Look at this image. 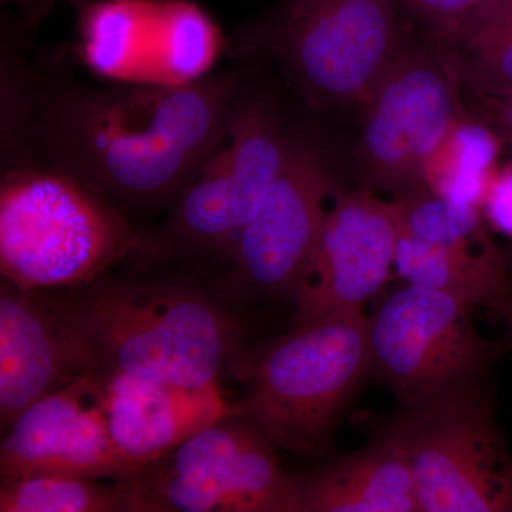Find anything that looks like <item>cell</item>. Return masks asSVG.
I'll list each match as a JSON object with an SVG mask.
<instances>
[{
  "label": "cell",
  "instance_id": "1",
  "mask_svg": "<svg viewBox=\"0 0 512 512\" xmlns=\"http://www.w3.org/2000/svg\"><path fill=\"white\" fill-rule=\"evenodd\" d=\"M13 111L45 163L90 185L131 221L170 208L218 143L247 64L183 86H90L18 73Z\"/></svg>",
  "mask_w": 512,
  "mask_h": 512
},
{
  "label": "cell",
  "instance_id": "2",
  "mask_svg": "<svg viewBox=\"0 0 512 512\" xmlns=\"http://www.w3.org/2000/svg\"><path fill=\"white\" fill-rule=\"evenodd\" d=\"M50 292V291H49ZM84 375H127L188 389L244 377V326L224 298L180 275L96 279L53 291Z\"/></svg>",
  "mask_w": 512,
  "mask_h": 512
},
{
  "label": "cell",
  "instance_id": "3",
  "mask_svg": "<svg viewBox=\"0 0 512 512\" xmlns=\"http://www.w3.org/2000/svg\"><path fill=\"white\" fill-rule=\"evenodd\" d=\"M134 255L158 256L103 195L40 164L8 165L0 183V272L26 291L89 285Z\"/></svg>",
  "mask_w": 512,
  "mask_h": 512
},
{
  "label": "cell",
  "instance_id": "4",
  "mask_svg": "<svg viewBox=\"0 0 512 512\" xmlns=\"http://www.w3.org/2000/svg\"><path fill=\"white\" fill-rule=\"evenodd\" d=\"M369 373L363 311L296 325L249 357L239 413L278 450L319 456Z\"/></svg>",
  "mask_w": 512,
  "mask_h": 512
},
{
  "label": "cell",
  "instance_id": "5",
  "mask_svg": "<svg viewBox=\"0 0 512 512\" xmlns=\"http://www.w3.org/2000/svg\"><path fill=\"white\" fill-rule=\"evenodd\" d=\"M288 131L271 94L247 79L210 156L168 208L164 224L147 231L158 255L185 262L228 261L281 171Z\"/></svg>",
  "mask_w": 512,
  "mask_h": 512
},
{
  "label": "cell",
  "instance_id": "6",
  "mask_svg": "<svg viewBox=\"0 0 512 512\" xmlns=\"http://www.w3.org/2000/svg\"><path fill=\"white\" fill-rule=\"evenodd\" d=\"M380 434L406 457L419 512H512V454L485 383L404 409Z\"/></svg>",
  "mask_w": 512,
  "mask_h": 512
},
{
  "label": "cell",
  "instance_id": "7",
  "mask_svg": "<svg viewBox=\"0 0 512 512\" xmlns=\"http://www.w3.org/2000/svg\"><path fill=\"white\" fill-rule=\"evenodd\" d=\"M474 308L403 282L382 292L367 316L370 369L404 409L485 382L501 345L484 339Z\"/></svg>",
  "mask_w": 512,
  "mask_h": 512
},
{
  "label": "cell",
  "instance_id": "8",
  "mask_svg": "<svg viewBox=\"0 0 512 512\" xmlns=\"http://www.w3.org/2000/svg\"><path fill=\"white\" fill-rule=\"evenodd\" d=\"M133 478L148 512H302L278 448L239 412L208 424Z\"/></svg>",
  "mask_w": 512,
  "mask_h": 512
},
{
  "label": "cell",
  "instance_id": "9",
  "mask_svg": "<svg viewBox=\"0 0 512 512\" xmlns=\"http://www.w3.org/2000/svg\"><path fill=\"white\" fill-rule=\"evenodd\" d=\"M338 191L325 143L312 128L289 126L284 164L261 210L239 234L222 279L227 299H293Z\"/></svg>",
  "mask_w": 512,
  "mask_h": 512
},
{
  "label": "cell",
  "instance_id": "10",
  "mask_svg": "<svg viewBox=\"0 0 512 512\" xmlns=\"http://www.w3.org/2000/svg\"><path fill=\"white\" fill-rule=\"evenodd\" d=\"M269 49L312 106H365L404 39L393 0H288Z\"/></svg>",
  "mask_w": 512,
  "mask_h": 512
},
{
  "label": "cell",
  "instance_id": "11",
  "mask_svg": "<svg viewBox=\"0 0 512 512\" xmlns=\"http://www.w3.org/2000/svg\"><path fill=\"white\" fill-rule=\"evenodd\" d=\"M79 53L110 83L183 86L211 74L227 39L191 0H86Z\"/></svg>",
  "mask_w": 512,
  "mask_h": 512
},
{
  "label": "cell",
  "instance_id": "12",
  "mask_svg": "<svg viewBox=\"0 0 512 512\" xmlns=\"http://www.w3.org/2000/svg\"><path fill=\"white\" fill-rule=\"evenodd\" d=\"M363 109L356 150L363 188L393 198L424 187V165L467 116L457 84L436 57L406 40Z\"/></svg>",
  "mask_w": 512,
  "mask_h": 512
},
{
  "label": "cell",
  "instance_id": "13",
  "mask_svg": "<svg viewBox=\"0 0 512 512\" xmlns=\"http://www.w3.org/2000/svg\"><path fill=\"white\" fill-rule=\"evenodd\" d=\"M400 237L394 200L375 191L338 190L308 269L293 296V323L359 312L386 291L396 274Z\"/></svg>",
  "mask_w": 512,
  "mask_h": 512
},
{
  "label": "cell",
  "instance_id": "14",
  "mask_svg": "<svg viewBox=\"0 0 512 512\" xmlns=\"http://www.w3.org/2000/svg\"><path fill=\"white\" fill-rule=\"evenodd\" d=\"M111 439L103 382L86 375L28 407L3 437L2 480L136 476Z\"/></svg>",
  "mask_w": 512,
  "mask_h": 512
},
{
  "label": "cell",
  "instance_id": "15",
  "mask_svg": "<svg viewBox=\"0 0 512 512\" xmlns=\"http://www.w3.org/2000/svg\"><path fill=\"white\" fill-rule=\"evenodd\" d=\"M86 376L49 291L0 285V424L9 430L28 407Z\"/></svg>",
  "mask_w": 512,
  "mask_h": 512
},
{
  "label": "cell",
  "instance_id": "16",
  "mask_svg": "<svg viewBox=\"0 0 512 512\" xmlns=\"http://www.w3.org/2000/svg\"><path fill=\"white\" fill-rule=\"evenodd\" d=\"M111 439L138 471L156 463L188 437L229 413L220 387L188 389L127 375L100 379Z\"/></svg>",
  "mask_w": 512,
  "mask_h": 512
},
{
  "label": "cell",
  "instance_id": "17",
  "mask_svg": "<svg viewBox=\"0 0 512 512\" xmlns=\"http://www.w3.org/2000/svg\"><path fill=\"white\" fill-rule=\"evenodd\" d=\"M293 477L302 512H419L409 463L383 434L362 450Z\"/></svg>",
  "mask_w": 512,
  "mask_h": 512
},
{
  "label": "cell",
  "instance_id": "18",
  "mask_svg": "<svg viewBox=\"0 0 512 512\" xmlns=\"http://www.w3.org/2000/svg\"><path fill=\"white\" fill-rule=\"evenodd\" d=\"M396 275L505 319L512 312L508 256L490 234L460 244H430L400 232Z\"/></svg>",
  "mask_w": 512,
  "mask_h": 512
},
{
  "label": "cell",
  "instance_id": "19",
  "mask_svg": "<svg viewBox=\"0 0 512 512\" xmlns=\"http://www.w3.org/2000/svg\"><path fill=\"white\" fill-rule=\"evenodd\" d=\"M503 143L494 128L467 114L431 154L421 183L446 200L481 208Z\"/></svg>",
  "mask_w": 512,
  "mask_h": 512
},
{
  "label": "cell",
  "instance_id": "20",
  "mask_svg": "<svg viewBox=\"0 0 512 512\" xmlns=\"http://www.w3.org/2000/svg\"><path fill=\"white\" fill-rule=\"evenodd\" d=\"M0 512H148L133 477L35 476L2 480Z\"/></svg>",
  "mask_w": 512,
  "mask_h": 512
},
{
  "label": "cell",
  "instance_id": "21",
  "mask_svg": "<svg viewBox=\"0 0 512 512\" xmlns=\"http://www.w3.org/2000/svg\"><path fill=\"white\" fill-rule=\"evenodd\" d=\"M488 0H403L414 18L430 32V40L453 32Z\"/></svg>",
  "mask_w": 512,
  "mask_h": 512
},
{
  "label": "cell",
  "instance_id": "22",
  "mask_svg": "<svg viewBox=\"0 0 512 512\" xmlns=\"http://www.w3.org/2000/svg\"><path fill=\"white\" fill-rule=\"evenodd\" d=\"M481 211L488 228L512 239V163L498 168L481 204Z\"/></svg>",
  "mask_w": 512,
  "mask_h": 512
},
{
  "label": "cell",
  "instance_id": "23",
  "mask_svg": "<svg viewBox=\"0 0 512 512\" xmlns=\"http://www.w3.org/2000/svg\"><path fill=\"white\" fill-rule=\"evenodd\" d=\"M478 109H480L481 120L494 128L495 133L504 143L512 146V96H480Z\"/></svg>",
  "mask_w": 512,
  "mask_h": 512
},
{
  "label": "cell",
  "instance_id": "24",
  "mask_svg": "<svg viewBox=\"0 0 512 512\" xmlns=\"http://www.w3.org/2000/svg\"><path fill=\"white\" fill-rule=\"evenodd\" d=\"M3 2H8V0H3ZM66 2L73 3V5H76L77 8H79V6L86 2V0H66Z\"/></svg>",
  "mask_w": 512,
  "mask_h": 512
},
{
  "label": "cell",
  "instance_id": "25",
  "mask_svg": "<svg viewBox=\"0 0 512 512\" xmlns=\"http://www.w3.org/2000/svg\"><path fill=\"white\" fill-rule=\"evenodd\" d=\"M504 322L507 323V326L510 328L512 335V312L507 316V318L504 319Z\"/></svg>",
  "mask_w": 512,
  "mask_h": 512
},
{
  "label": "cell",
  "instance_id": "26",
  "mask_svg": "<svg viewBox=\"0 0 512 512\" xmlns=\"http://www.w3.org/2000/svg\"><path fill=\"white\" fill-rule=\"evenodd\" d=\"M508 256V264H510V269H511V272H512V254L511 255H507Z\"/></svg>",
  "mask_w": 512,
  "mask_h": 512
}]
</instances>
